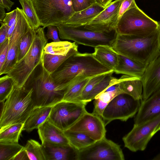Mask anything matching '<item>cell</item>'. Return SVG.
I'll list each match as a JSON object with an SVG mask.
<instances>
[{"label": "cell", "mask_w": 160, "mask_h": 160, "mask_svg": "<svg viewBox=\"0 0 160 160\" xmlns=\"http://www.w3.org/2000/svg\"><path fill=\"white\" fill-rule=\"evenodd\" d=\"M113 70L99 62L93 53L78 52L69 57L51 75L58 88L65 91L78 77H94Z\"/></svg>", "instance_id": "6da1fadb"}, {"label": "cell", "mask_w": 160, "mask_h": 160, "mask_svg": "<svg viewBox=\"0 0 160 160\" xmlns=\"http://www.w3.org/2000/svg\"><path fill=\"white\" fill-rule=\"evenodd\" d=\"M112 48L118 54L148 66L160 55L158 29L146 37L117 33Z\"/></svg>", "instance_id": "7a4b0ae2"}, {"label": "cell", "mask_w": 160, "mask_h": 160, "mask_svg": "<svg viewBox=\"0 0 160 160\" xmlns=\"http://www.w3.org/2000/svg\"><path fill=\"white\" fill-rule=\"evenodd\" d=\"M32 92V88L14 84L0 111V130L13 124L24 123L34 108Z\"/></svg>", "instance_id": "3957f363"}, {"label": "cell", "mask_w": 160, "mask_h": 160, "mask_svg": "<svg viewBox=\"0 0 160 160\" xmlns=\"http://www.w3.org/2000/svg\"><path fill=\"white\" fill-rule=\"evenodd\" d=\"M44 29L40 27L36 30L34 38L29 50L7 74L12 78L14 84L18 87L25 86L41 64L44 48L48 43Z\"/></svg>", "instance_id": "277c9868"}, {"label": "cell", "mask_w": 160, "mask_h": 160, "mask_svg": "<svg viewBox=\"0 0 160 160\" xmlns=\"http://www.w3.org/2000/svg\"><path fill=\"white\" fill-rule=\"evenodd\" d=\"M40 66L38 73H33L31 82H27L25 86L32 89V98L34 107L52 106L62 100L65 91L58 88L42 60Z\"/></svg>", "instance_id": "5b68a950"}, {"label": "cell", "mask_w": 160, "mask_h": 160, "mask_svg": "<svg viewBox=\"0 0 160 160\" xmlns=\"http://www.w3.org/2000/svg\"><path fill=\"white\" fill-rule=\"evenodd\" d=\"M158 26L157 22L148 16L136 3L122 16L115 30L121 35L146 37L157 31Z\"/></svg>", "instance_id": "8992f818"}, {"label": "cell", "mask_w": 160, "mask_h": 160, "mask_svg": "<svg viewBox=\"0 0 160 160\" xmlns=\"http://www.w3.org/2000/svg\"><path fill=\"white\" fill-rule=\"evenodd\" d=\"M41 26L65 24L75 13L72 0H32Z\"/></svg>", "instance_id": "52a82bcc"}, {"label": "cell", "mask_w": 160, "mask_h": 160, "mask_svg": "<svg viewBox=\"0 0 160 160\" xmlns=\"http://www.w3.org/2000/svg\"><path fill=\"white\" fill-rule=\"evenodd\" d=\"M56 27L61 39L93 48L100 45L112 47L117 35L115 30L109 32H101L85 28L83 26L73 27L65 24Z\"/></svg>", "instance_id": "ba28073f"}, {"label": "cell", "mask_w": 160, "mask_h": 160, "mask_svg": "<svg viewBox=\"0 0 160 160\" xmlns=\"http://www.w3.org/2000/svg\"><path fill=\"white\" fill-rule=\"evenodd\" d=\"M142 101L124 93L115 97L103 112L102 118L105 126L114 120L126 121L134 117L138 111Z\"/></svg>", "instance_id": "9c48e42d"}, {"label": "cell", "mask_w": 160, "mask_h": 160, "mask_svg": "<svg viewBox=\"0 0 160 160\" xmlns=\"http://www.w3.org/2000/svg\"><path fill=\"white\" fill-rule=\"evenodd\" d=\"M87 103L62 101L52 106L48 120L62 131L68 129L85 112Z\"/></svg>", "instance_id": "30bf717a"}, {"label": "cell", "mask_w": 160, "mask_h": 160, "mask_svg": "<svg viewBox=\"0 0 160 160\" xmlns=\"http://www.w3.org/2000/svg\"><path fill=\"white\" fill-rule=\"evenodd\" d=\"M160 130V115L143 123L134 124L123 137L124 146L133 152L143 151L154 135Z\"/></svg>", "instance_id": "8fae6325"}, {"label": "cell", "mask_w": 160, "mask_h": 160, "mask_svg": "<svg viewBox=\"0 0 160 160\" xmlns=\"http://www.w3.org/2000/svg\"><path fill=\"white\" fill-rule=\"evenodd\" d=\"M18 15L16 21L9 28L8 36L9 49L6 62L0 70V75L7 74L16 62L18 47L21 40L31 29L26 15L22 9L17 7Z\"/></svg>", "instance_id": "7c38bea8"}, {"label": "cell", "mask_w": 160, "mask_h": 160, "mask_svg": "<svg viewBox=\"0 0 160 160\" xmlns=\"http://www.w3.org/2000/svg\"><path fill=\"white\" fill-rule=\"evenodd\" d=\"M120 146L104 137L78 151L77 160H124Z\"/></svg>", "instance_id": "4fadbf2b"}, {"label": "cell", "mask_w": 160, "mask_h": 160, "mask_svg": "<svg viewBox=\"0 0 160 160\" xmlns=\"http://www.w3.org/2000/svg\"><path fill=\"white\" fill-rule=\"evenodd\" d=\"M123 0H115L83 27L95 32H109L115 30L117 16Z\"/></svg>", "instance_id": "5bb4252c"}, {"label": "cell", "mask_w": 160, "mask_h": 160, "mask_svg": "<svg viewBox=\"0 0 160 160\" xmlns=\"http://www.w3.org/2000/svg\"><path fill=\"white\" fill-rule=\"evenodd\" d=\"M105 127L102 118L87 111L68 130L83 133L96 141L105 137Z\"/></svg>", "instance_id": "9a60e30c"}, {"label": "cell", "mask_w": 160, "mask_h": 160, "mask_svg": "<svg viewBox=\"0 0 160 160\" xmlns=\"http://www.w3.org/2000/svg\"><path fill=\"white\" fill-rule=\"evenodd\" d=\"M142 80L144 100L160 89V55L147 66Z\"/></svg>", "instance_id": "2e32d148"}, {"label": "cell", "mask_w": 160, "mask_h": 160, "mask_svg": "<svg viewBox=\"0 0 160 160\" xmlns=\"http://www.w3.org/2000/svg\"><path fill=\"white\" fill-rule=\"evenodd\" d=\"M160 115V89L149 98L142 100L134 120L139 124Z\"/></svg>", "instance_id": "e0dca14e"}, {"label": "cell", "mask_w": 160, "mask_h": 160, "mask_svg": "<svg viewBox=\"0 0 160 160\" xmlns=\"http://www.w3.org/2000/svg\"><path fill=\"white\" fill-rule=\"evenodd\" d=\"M41 144L67 145L70 144L63 132L49 122L45 121L38 128Z\"/></svg>", "instance_id": "ac0fdd59"}, {"label": "cell", "mask_w": 160, "mask_h": 160, "mask_svg": "<svg viewBox=\"0 0 160 160\" xmlns=\"http://www.w3.org/2000/svg\"><path fill=\"white\" fill-rule=\"evenodd\" d=\"M112 81L114 84H119L123 93L136 99L142 100L143 84L141 78L124 75L119 79L113 77Z\"/></svg>", "instance_id": "d6986e66"}, {"label": "cell", "mask_w": 160, "mask_h": 160, "mask_svg": "<svg viewBox=\"0 0 160 160\" xmlns=\"http://www.w3.org/2000/svg\"><path fill=\"white\" fill-rule=\"evenodd\" d=\"M46 160H77V150L70 144L42 145Z\"/></svg>", "instance_id": "ffe728a7"}, {"label": "cell", "mask_w": 160, "mask_h": 160, "mask_svg": "<svg viewBox=\"0 0 160 160\" xmlns=\"http://www.w3.org/2000/svg\"><path fill=\"white\" fill-rule=\"evenodd\" d=\"M147 67L127 57L118 54V62L114 72L118 74L142 78Z\"/></svg>", "instance_id": "44dd1931"}, {"label": "cell", "mask_w": 160, "mask_h": 160, "mask_svg": "<svg viewBox=\"0 0 160 160\" xmlns=\"http://www.w3.org/2000/svg\"><path fill=\"white\" fill-rule=\"evenodd\" d=\"M105 8L96 2L85 9L75 12L65 24L73 27L83 26Z\"/></svg>", "instance_id": "7402d4cb"}, {"label": "cell", "mask_w": 160, "mask_h": 160, "mask_svg": "<svg viewBox=\"0 0 160 160\" xmlns=\"http://www.w3.org/2000/svg\"><path fill=\"white\" fill-rule=\"evenodd\" d=\"M52 106L34 107L25 122L23 130L30 132L47 120Z\"/></svg>", "instance_id": "603a6c76"}, {"label": "cell", "mask_w": 160, "mask_h": 160, "mask_svg": "<svg viewBox=\"0 0 160 160\" xmlns=\"http://www.w3.org/2000/svg\"><path fill=\"white\" fill-rule=\"evenodd\" d=\"M93 54L99 62L112 70H114L118 65V54L112 47L99 45L94 48Z\"/></svg>", "instance_id": "cb8c5ba5"}, {"label": "cell", "mask_w": 160, "mask_h": 160, "mask_svg": "<svg viewBox=\"0 0 160 160\" xmlns=\"http://www.w3.org/2000/svg\"><path fill=\"white\" fill-rule=\"evenodd\" d=\"M93 77L81 76L77 77L67 87L62 101L78 102L85 87Z\"/></svg>", "instance_id": "d4e9b609"}, {"label": "cell", "mask_w": 160, "mask_h": 160, "mask_svg": "<svg viewBox=\"0 0 160 160\" xmlns=\"http://www.w3.org/2000/svg\"><path fill=\"white\" fill-rule=\"evenodd\" d=\"M78 52V45L76 43L66 55H54L43 53L42 61L45 69L52 74L69 57Z\"/></svg>", "instance_id": "484cf974"}, {"label": "cell", "mask_w": 160, "mask_h": 160, "mask_svg": "<svg viewBox=\"0 0 160 160\" xmlns=\"http://www.w3.org/2000/svg\"><path fill=\"white\" fill-rule=\"evenodd\" d=\"M123 92L119 87L114 91L102 92L95 98L92 113L102 118L103 112L109 103L115 97Z\"/></svg>", "instance_id": "4316f807"}, {"label": "cell", "mask_w": 160, "mask_h": 160, "mask_svg": "<svg viewBox=\"0 0 160 160\" xmlns=\"http://www.w3.org/2000/svg\"><path fill=\"white\" fill-rule=\"evenodd\" d=\"M70 144L77 150H79L93 143L95 141L86 135L79 132L69 130L63 131Z\"/></svg>", "instance_id": "83f0119b"}, {"label": "cell", "mask_w": 160, "mask_h": 160, "mask_svg": "<svg viewBox=\"0 0 160 160\" xmlns=\"http://www.w3.org/2000/svg\"><path fill=\"white\" fill-rule=\"evenodd\" d=\"M24 125L17 123L0 130V142H18Z\"/></svg>", "instance_id": "f1b7e54d"}, {"label": "cell", "mask_w": 160, "mask_h": 160, "mask_svg": "<svg viewBox=\"0 0 160 160\" xmlns=\"http://www.w3.org/2000/svg\"><path fill=\"white\" fill-rule=\"evenodd\" d=\"M76 43L61 41L47 43L44 48L43 53L54 55H66Z\"/></svg>", "instance_id": "f546056e"}, {"label": "cell", "mask_w": 160, "mask_h": 160, "mask_svg": "<svg viewBox=\"0 0 160 160\" xmlns=\"http://www.w3.org/2000/svg\"><path fill=\"white\" fill-rule=\"evenodd\" d=\"M32 29L36 30L40 26V23L32 0H18Z\"/></svg>", "instance_id": "4dcf8cb0"}, {"label": "cell", "mask_w": 160, "mask_h": 160, "mask_svg": "<svg viewBox=\"0 0 160 160\" xmlns=\"http://www.w3.org/2000/svg\"><path fill=\"white\" fill-rule=\"evenodd\" d=\"M24 149L29 160H46L43 147L38 142L30 139L24 146Z\"/></svg>", "instance_id": "1f68e13d"}, {"label": "cell", "mask_w": 160, "mask_h": 160, "mask_svg": "<svg viewBox=\"0 0 160 160\" xmlns=\"http://www.w3.org/2000/svg\"><path fill=\"white\" fill-rule=\"evenodd\" d=\"M23 147L18 142H0V160H13Z\"/></svg>", "instance_id": "d6a6232c"}, {"label": "cell", "mask_w": 160, "mask_h": 160, "mask_svg": "<svg viewBox=\"0 0 160 160\" xmlns=\"http://www.w3.org/2000/svg\"><path fill=\"white\" fill-rule=\"evenodd\" d=\"M36 30L30 29L22 38L18 50L16 62L21 59L29 50L34 39Z\"/></svg>", "instance_id": "836d02e7"}, {"label": "cell", "mask_w": 160, "mask_h": 160, "mask_svg": "<svg viewBox=\"0 0 160 160\" xmlns=\"http://www.w3.org/2000/svg\"><path fill=\"white\" fill-rule=\"evenodd\" d=\"M114 70L108 73L105 77L93 88L88 95L85 102L87 103L88 102L94 99L98 94L104 91L109 86L110 81L113 77L112 74Z\"/></svg>", "instance_id": "e575fe53"}, {"label": "cell", "mask_w": 160, "mask_h": 160, "mask_svg": "<svg viewBox=\"0 0 160 160\" xmlns=\"http://www.w3.org/2000/svg\"><path fill=\"white\" fill-rule=\"evenodd\" d=\"M14 84L12 78L7 74L0 78V102L5 101Z\"/></svg>", "instance_id": "d590c367"}, {"label": "cell", "mask_w": 160, "mask_h": 160, "mask_svg": "<svg viewBox=\"0 0 160 160\" xmlns=\"http://www.w3.org/2000/svg\"><path fill=\"white\" fill-rule=\"evenodd\" d=\"M108 73L100 74L92 78L85 87L82 95L78 100V102H82L86 103L85 102V101L88 94L94 87L101 81Z\"/></svg>", "instance_id": "8d00e7d4"}, {"label": "cell", "mask_w": 160, "mask_h": 160, "mask_svg": "<svg viewBox=\"0 0 160 160\" xmlns=\"http://www.w3.org/2000/svg\"><path fill=\"white\" fill-rule=\"evenodd\" d=\"M72 2L75 12L85 9L97 2L96 0H72Z\"/></svg>", "instance_id": "74e56055"}, {"label": "cell", "mask_w": 160, "mask_h": 160, "mask_svg": "<svg viewBox=\"0 0 160 160\" xmlns=\"http://www.w3.org/2000/svg\"><path fill=\"white\" fill-rule=\"evenodd\" d=\"M47 31L46 36L47 40H52L53 42H57L61 41L59 38V33L57 27L54 25H51L47 27Z\"/></svg>", "instance_id": "f35d334b"}, {"label": "cell", "mask_w": 160, "mask_h": 160, "mask_svg": "<svg viewBox=\"0 0 160 160\" xmlns=\"http://www.w3.org/2000/svg\"><path fill=\"white\" fill-rule=\"evenodd\" d=\"M9 49V39L0 45V70L4 65L8 57Z\"/></svg>", "instance_id": "ab89813d"}, {"label": "cell", "mask_w": 160, "mask_h": 160, "mask_svg": "<svg viewBox=\"0 0 160 160\" xmlns=\"http://www.w3.org/2000/svg\"><path fill=\"white\" fill-rule=\"evenodd\" d=\"M136 3L135 0H123L120 7L118 14L117 24L123 14Z\"/></svg>", "instance_id": "60d3db41"}, {"label": "cell", "mask_w": 160, "mask_h": 160, "mask_svg": "<svg viewBox=\"0 0 160 160\" xmlns=\"http://www.w3.org/2000/svg\"><path fill=\"white\" fill-rule=\"evenodd\" d=\"M17 15L18 10L16 8L9 12L6 13L5 18L0 23H2L6 25L9 29L16 21Z\"/></svg>", "instance_id": "b9f144b4"}, {"label": "cell", "mask_w": 160, "mask_h": 160, "mask_svg": "<svg viewBox=\"0 0 160 160\" xmlns=\"http://www.w3.org/2000/svg\"><path fill=\"white\" fill-rule=\"evenodd\" d=\"M0 28V45L8 39V32L9 28L8 27L2 23H1Z\"/></svg>", "instance_id": "7bdbcfd3"}, {"label": "cell", "mask_w": 160, "mask_h": 160, "mask_svg": "<svg viewBox=\"0 0 160 160\" xmlns=\"http://www.w3.org/2000/svg\"><path fill=\"white\" fill-rule=\"evenodd\" d=\"M25 160L29 159L23 147L22 149L15 156L13 160Z\"/></svg>", "instance_id": "ee69618b"}, {"label": "cell", "mask_w": 160, "mask_h": 160, "mask_svg": "<svg viewBox=\"0 0 160 160\" xmlns=\"http://www.w3.org/2000/svg\"><path fill=\"white\" fill-rule=\"evenodd\" d=\"M0 4L2 5L8 11H9L14 4L10 0H0Z\"/></svg>", "instance_id": "f6af8a7d"}, {"label": "cell", "mask_w": 160, "mask_h": 160, "mask_svg": "<svg viewBox=\"0 0 160 160\" xmlns=\"http://www.w3.org/2000/svg\"><path fill=\"white\" fill-rule=\"evenodd\" d=\"M97 2L99 3L102 7L106 8L108 6L113 0H96Z\"/></svg>", "instance_id": "bcb514c9"}, {"label": "cell", "mask_w": 160, "mask_h": 160, "mask_svg": "<svg viewBox=\"0 0 160 160\" xmlns=\"http://www.w3.org/2000/svg\"><path fill=\"white\" fill-rule=\"evenodd\" d=\"M5 8L1 4H0V21L2 22L5 18L6 13H5Z\"/></svg>", "instance_id": "7dc6e473"}, {"label": "cell", "mask_w": 160, "mask_h": 160, "mask_svg": "<svg viewBox=\"0 0 160 160\" xmlns=\"http://www.w3.org/2000/svg\"><path fill=\"white\" fill-rule=\"evenodd\" d=\"M158 40L160 45V23L159 24V26L158 28Z\"/></svg>", "instance_id": "c3c4849f"}, {"label": "cell", "mask_w": 160, "mask_h": 160, "mask_svg": "<svg viewBox=\"0 0 160 160\" xmlns=\"http://www.w3.org/2000/svg\"><path fill=\"white\" fill-rule=\"evenodd\" d=\"M153 160H160V153L155 156Z\"/></svg>", "instance_id": "681fc988"}]
</instances>
